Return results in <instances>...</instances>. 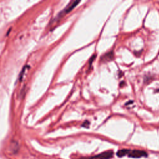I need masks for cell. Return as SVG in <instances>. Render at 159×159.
I'll list each match as a JSON object with an SVG mask.
<instances>
[{"instance_id":"cell-1","label":"cell","mask_w":159,"mask_h":159,"mask_svg":"<svg viewBox=\"0 0 159 159\" xmlns=\"http://www.w3.org/2000/svg\"><path fill=\"white\" fill-rule=\"evenodd\" d=\"M114 152L112 150L105 151L103 153L99 154L96 156L89 157H83L80 159H111L113 157Z\"/></svg>"},{"instance_id":"cell-2","label":"cell","mask_w":159,"mask_h":159,"mask_svg":"<svg viewBox=\"0 0 159 159\" xmlns=\"http://www.w3.org/2000/svg\"><path fill=\"white\" fill-rule=\"evenodd\" d=\"M127 156L130 158H140L142 157H147L148 154L144 150H129Z\"/></svg>"},{"instance_id":"cell-3","label":"cell","mask_w":159,"mask_h":159,"mask_svg":"<svg viewBox=\"0 0 159 159\" xmlns=\"http://www.w3.org/2000/svg\"><path fill=\"white\" fill-rule=\"evenodd\" d=\"M80 3V1H72L69 4V5L65 7V8L63 10V11H62V12L60 13L59 16H61L62 15H64V14H67L70 12L73 9L75 8V7L78 5V4Z\"/></svg>"},{"instance_id":"cell-4","label":"cell","mask_w":159,"mask_h":159,"mask_svg":"<svg viewBox=\"0 0 159 159\" xmlns=\"http://www.w3.org/2000/svg\"><path fill=\"white\" fill-rule=\"evenodd\" d=\"M129 150L130 149H121V150L118 151V152H117V154H116V155H117L118 157H123L127 156L128 153H129Z\"/></svg>"},{"instance_id":"cell-5","label":"cell","mask_w":159,"mask_h":159,"mask_svg":"<svg viewBox=\"0 0 159 159\" xmlns=\"http://www.w3.org/2000/svg\"><path fill=\"white\" fill-rule=\"evenodd\" d=\"M112 57H113V52H111L110 53H106L105 54V55L104 56V57H106L105 59L106 60H111L112 59Z\"/></svg>"},{"instance_id":"cell-6","label":"cell","mask_w":159,"mask_h":159,"mask_svg":"<svg viewBox=\"0 0 159 159\" xmlns=\"http://www.w3.org/2000/svg\"><path fill=\"white\" fill-rule=\"evenodd\" d=\"M89 126H90V122L88 121H85V122L83 123V124L81 125V126H83V127H88Z\"/></svg>"}]
</instances>
